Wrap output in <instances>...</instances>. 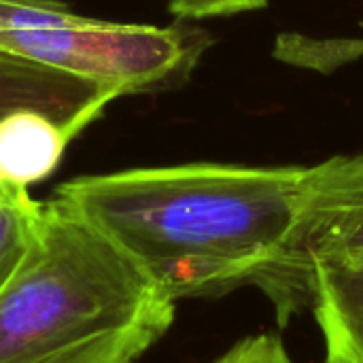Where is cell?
Here are the masks:
<instances>
[{
    "mask_svg": "<svg viewBox=\"0 0 363 363\" xmlns=\"http://www.w3.org/2000/svg\"><path fill=\"white\" fill-rule=\"evenodd\" d=\"M306 174L196 162L74 177L53 196L179 302L262 289L291 249Z\"/></svg>",
    "mask_w": 363,
    "mask_h": 363,
    "instance_id": "cell-1",
    "label": "cell"
},
{
    "mask_svg": "<svg viewBox=\"0 0 363 363\" xmlns=\"http://www.w3.org/2000/svg\"><path fill=\"white\" fill-rule=\"evenodd\" d=\"M177 302L106 234L55 196L0 296V363H136Z\"/></svg>",
    "mask_w": 363,
    "mask_h": 363,
    "instance_id": "cell-2",
    "label": "cell"
},
{
    "mask_svg": "<svg viewBox=\"0 0 363 363\" xmlns=\"http://www.w3.org/2000/svg\"><path fill=\"white\" fill-rule=\"evenodd\" d=\"M208 45L204 30L183 23H117L55 0H0L2 53L91 77L121 96L183 85Z\"/></svg>",
    "mask_w": 363,
    "mask_h": 363,
    "instance_id": "cell-3",
    "label": "cell"
},
{
    "mask_svg": "<svg viewBox=\"0 0 363 363\" xmlns=\"http://www.w3.org/2000/svg\"><path fill=\"white\" fill-rule=\"evenodd\" d=\"M362 249L363 149L308 168L302 215L291 249L262 287L274 304L277 319L285 325L289 317L311 308V262Z\"/></svg>",
    "mask_w": 363,
    "mask_h": 363,
    "instance_id": "cell-4",
    "label": "cell"
},
{
    "mask_svg": "<svg viewBox=\"0 0 363 363\" xmlns=\"http://www.w3.org/2000/svg\"><path fill=\"white\" fill-rule=\"evenodd\" d=\"M308 281L325 363H363V249L311 262Z\"/></svg>",
    "mask_w": 363,
    "mask_h": 363,
    "instance_id": "cell-5",
    "label": "cell"
},
{
    "mask_svg": "<svg viewBox=\"0 0 363 363\" xmlns=\"http://www.w3.org/2000/svg\"><path fill=\"white\" fill-rule=\"evenodd\" d=\"M43 202L30 189H0V296L26 262L40 225Z\"/></svg>",
    "mask_w": 363,
    "mask_h": 363,
    "instance_id": "cell-6",
    "label": "cell"
},
{
    "mask_svg": "<svg viewBox=\"0 0 363 363\" xmlns=\"http://www.w3.org/2000/svg\"><path fill=\"white\" fill-rule=\"evenodd\" d=\"M70 74L77 72L0 51V121L17 106L55 89Z\"/></svg>",
    "mask_w": 363,
    "mask_h": 363,
    "instance_id": "cell-7",
    "label": "cell"
},
{
    "mask_svg": "<svg viewBox=\"0 0 363 363\" xmlns=\"http://www.w3.org/2000/svg\"><path fill=\"white\" fill-rule=\"evenodd\" d=\"M208 363H296L285 345L272 334H259L236 342L223 355Z\"/></svg>",
    "mask_w": 363,
    "mask_h": 363,
    "instance_id": "cell-8",
    "label": "cell"
},
{
    "mask_svg": "<svg viewBox=\"0 0 363 363\" xmlns=\"http://www.w3.org/2000/svg\"><path fill=\"white\" fill-rule=\"evenodd\" d=\"M268 0H168V9L179 19L228 17L245 11L264 9Z\"/></svg>",
    "mask_w": 363,
    "mask_h": 363,
    "instance_id": "cell-9",
    "label": "cell"
}]
</instances>
